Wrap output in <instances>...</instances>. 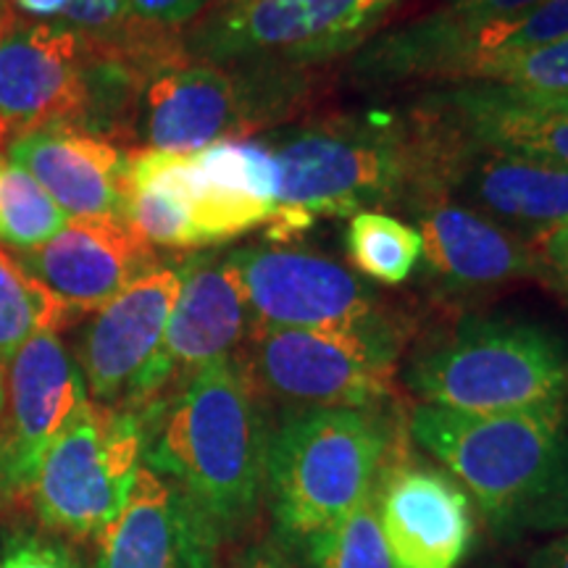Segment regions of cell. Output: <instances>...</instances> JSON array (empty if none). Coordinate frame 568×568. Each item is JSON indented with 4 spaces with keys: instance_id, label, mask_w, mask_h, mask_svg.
<instances>
[{
    "instance_id": "obj_30",
    "label": "cell",
    "mask_w": 568,
    "mask_h": 568,
    "mask_svg": "<svg viewBox=\"0 0 568 568\" xmlns=\"http://www.w3.org/2000/svg\"><path fill=\"white\" fill-rule=\"evenodd\" d=\"M537 3H542V0H443V6H437L426 17L437 21V24L466 30V27H479L487 24V21L516 17V13L527 11Z\"/></svg>"
},
{
    "instance_id": "obj_21",
    "label": "cell",
    "mask_w": 568,
    "mask_h": 568,
    "mask_svg": "<svg viewBox=\"0 0 568 568\" xmlns=\"http://www.w3.org/2000/svg\"><path fill=\"white\" fill-rule=\"evenodd\" d=\"M190 197L197 245H224L276 213L280 169L264 138L222 140L190 153Z\"/></svg>"
},
{
    "instance_id": "obj_7",
    "label": "cell",
    "mask_w": 568,
    "mask_h": 568,
    "mask_svg": "<svg viewBox=\"0 0 568 568\" xmlns=\"http://www.w3.org/2000/svg\"><path fill=\"white\" fill-rule=\"evenodd\" d=\"M406 0H219L182 30L205 63L308 69L355 53Z\"/></svg>"
},
{
    "instance_id": "obj_18",
    "label": "cell",
    "mask_w": 568,
    "mask_h": 568,
    "mask_svg": "<svg viewBox=\"0 0 568 568\" xmlns=\"http://www.w3.org/2000/svg\"><path fill=\"white\" fill-rule=\"evenodd\" d=\"M422 237L424 274L447 295L495 290L524 276H539L535 247L439 195H418L406 205Z\"/></svg>"
},
{
    "instance_id": "obj_15",
    "label": "cell",
    "mask_w": 568,
    "mask_h": 568,
    "mask_svg": "<svg viewBox=\"0 0 568 568\" xmlns=\"http://www.w3.org/2000/svg\"><path fill=\"white\" fill-rule=\"evenodd\" d=\"M90 403L82 368L55 332H38L6 368L0 500L30 495L42 458Z\"/></svg>"
},
{
    "instance_id": "obj_4",
    "label": "cell",
    "mask_w": 568,
    "mask_h": 568,
    "mask_svg": "<svg viewBox=\"0 0 568 568\" xmlns=\"http://www.w3.org/2000/svg\"><path fill=\"white\" fill-rule=\"evenodd\" d=\"M280 187L276 209L311 216H355L406 209L424 169V134L414 119H335L264 138Z\"/></svg>"
},
{
    "instance_id": "obj_28",
    "label": "cell",
    "mask_w": 568,
    "mask_h": 568,
    "mask_svg": "<svg viewBox=\"0 0 568 568\" xmlns=\"http://www.w3.org/2000/svg\"><path fill=\"white\" fill-rule=\"evenodd\" d=\"M468 82L497 84L527 95H568V38L474 63L458 80V84Z\"/></svg>"
},
{
    "instance_id": "obj_6",
    "label": "cell",
    "mask_w": 568,
    "mask_h": 568,
    "mask_svg": "<svg viewBox=\"0 0 568 568\" xmlns=\"http://www.w3.org/2000/svg\"><path fill=\"white\" fill-rule=\"evenodd\" d=\"M308 98L305 69L205 63L190 55L155 69L142 84L134 138L166 153H197L222 140L258 138Z\"/></svg>"
},
{
    "instance_id": "obj_34",
    "label": "cell",
    "mask_w": 568,
    "mask_h": 568,
    "mask_svg": "<svg viewBox=\"0 0 568 568\" xmlns=\"http://www.w3.org/2000/svg\"><path fill=\"white\" fill-rule=\"evenodd\" d=\"M524 568H568V531H560L537 550H531Z\"/></svg>"
},
{
    "instance_id": "obj_17",
    "label": "cell",
    "mask_w": 568,
    "mask_h": 568,
    "mask_svg": "<svg viewBox=\"0 0 568 568\" xmlns=\"http://www.w3.org/2000/svg\"><path fill=\"white\" fill-rule=\"evenodd\" d=\"M19 266L51 290L77 318L95 314L122 290L159 268V255L119 216H74Z\"/></svg>"
},
{
    "instance_id": "obj_5",
    "label": "cell",
    "mask_w": 568,
    "mask_h": 568,
    "mask_svg": "<svg viewBox=\"0 0 568 568\" xmlns=\"http://www.w3.org/2000/svg\"><path fill=\"white\" fill-rule=\"evenodd\" d=\"M393 439L379 410H290L268 435L266 453V495L284 542L303 545L366 506Z\"/></svg>"
},
{
    "instance_id": "obj_19",
    "label": "cell",
    "mask_w": 568,
    "mask_h": 568,
    "mask_svg": "<svg viewBox=\"0 0 568 568\" xmlns=\"http://www.w3.org/2000/svg\"><path fill=\"white\" fill-rule=\"evenodd\" d=\"M95 542L98 568H219L222 537L174 481L142 464L122 516Z\"/></svg>"
},
{
    "instance_id": "obj_24",
    "label": "cell",
    "mask_w": 568,
    "mask_h": 568,
    "mask_svg": "<svg viewBox=\"0 0 568 568\" xmlns=\"http://www.w3.org/2000/svg\"><path fill=\"white\" fill-rule=\"evenodd\" d=\"M74 322L67 305L0 247V366H9L38 332H55Z\"/></svg>"
},
{
    "instance_id": "obj_12",
    "label": "cell",
    "mask_w": 568,
    "mask_h": 568,
    "mask_svg": "<svg viewBox=\"0 0 568 568\" xmlns=\"http://www.w3.org/2000/svg\"><path fill=\"white\" fill-rule=\"evenodd\" d=\"M180 287V268L159 266L95 311L77 358L90 400L140 414L163 400L161 347Z\"/></svg>"
},
{
    "instance_id": "obj_31",
    "label": "cell",
    "mask_w": 568,
    "mask_h": 568,
    "mask_svg": "<svg viewBox=\"0 0 568 568\" xmlns=\"http://www.w3.org/2000/svg\"><path fill=\"white\" fill-rule=\"evenodd\" d=\"M209 3L211 0H126V9L140 24L182 32L209 9Z\"/></svg>"
},
{
    "instance_id": "obj_20",
    "label": "cell",
    "mask_w": 568,
    "mask_h": 568,
    "mask_svg": "<svg viewBox=\"0 0 568 568\" xmlns=\"http://www.w3.org/2000/svg\"><path fill=\"white\" fill-rule=\"evenodd\" d=\"M180 297L169 316L161 366L169 387L197 368L230 358L251 332V308L226 253H193L180 264Z\"/></svg>"
},
{
    "instance_id": "obj_9",
    "label": "cell",
    "mask_w": 568,
    "mask_h": 568,
    "mask_svg": "<svg viewBox=\"0 0 568 568\" xmlns=\"http://www.w3.org/2000/svg\"><path fill=\"white\" fill-rule=\"evenodd\" d=\"M145 456L140 410L90 400L42 458L32 506L42 527L71 539L98 537L130 503Z\"/></svg>"
},
{
    "instance_id": "obj_29",
    "label": "cell",
    "mask_w": 568,
    "mask_h": 568,
    "mask_svg": "<svg viewBox=\"0 0 568 568\" xmlns=\"http://www.w3.org/2000/svg\"><path fill=\"white\" fill-rule=\"evenodd\" d=\"M0 568H84L80 556L61 539L19 531L0 548Z\"/></svg>"
},
{
    "instance_id": "obj_16",
    "label": "cell",
    "mask_w": 568,
    "mask_h": 568,
    "mask_svg": "<svg viewBox=\"0 0 568 568\" xmlns=\"http://www.w3.org/2000/svg\"><path fill=\"white\" fill-rule=\"evenodd\" d=\"M372 508L397 568H458L471 552L474 503L445 468L389 453Z\"/></svg>"
},
{
    "instance_id": "obj_26",
    "label": "cell",
    "mask_w": 568,
    "mask_h": 568,
    "mask_svg": "<svg viewBox=\"0 0 568 568\" xmlns=\"http://www.w3.org/2000/svg\"><path fill=\"white\" fill-rule=\"evenodd\" d=\"M69 216L30 172L0 153V245L17 253L48 243Z\"/></svg>"
},
{
    "instance_id": "obj_25",
    "label": "cell",
    "mask_w": 568,
    "mask_h": 568,
    "mask_svg": "<svg viewBox=\"0 0 568 568\" xmlns=\"http://www.w3.org/2000/svg\"><path fill=\"white\" fill-rule=\"evenodd\" d=\"M345 247L353 266L382 284H403L422 264L418 232L385 211H364L351 216Z\"/></svg>"
},
{
    "instance_id": "obj_13",
    "label": "cell",
    "mask_w": 568,
    "mask_h": 568,
    "mask_svg": "<svg viewBox=\"0 0 568 568\" xmlns=\"http://www.w3.org/2000/svg\"><path fill=\"white\" fill-rule=\"evenodd\" d=\"M88 45L59 21L0 6V145L42 126L88 132Z\"/></svg>"
},
{
    "instance_id": "obj_1",
    "label": "cell",
    "mask_w": 568,
    "mask_h": 568,
    "mask_svg": "<svg viewBox=\"0 0 568 568\" xmlns=\"http://www.w3.org/2000/svg\"><path fill=\"white\" fill-rule=\"evenodd\" d=\"M142 418V464L174 481L219 537L243 535L266 493L272 435L245 361L230 355L197 368Z\"/></svg>"
},
{
    "instance_id": "obj_8",
    "label": "cell",
    "mask_w": 568,
    "mask_h": 568,
    "mask_svg": "<svg viewBox=\"0 0 568 568\" xmlns=\"http://www.w3.org/2000/svg\"><path fill=\"white\" fill-rule=\"evenodd\" d=\"M255 385L297 406L376 410L393 397L400 326L387 311L337 329L251 326Z\"/></svg>"
},
{
    "instance_id": "obj_2",
    "label": "cell",
    "mask_w": 568,
    "mask_h": 568,
    "mask_svg": "<svg viewBox=\"0 0 568 568\" xmlns=\"http://www.w3.org/2000/svg\"><path fill=\"white\" fill-rule=\"evenodd\" d=\"M408 435L466 489L497 537L568 531V406L460 414L418 403Z\"/></svg>"
},
{
    "instance_id": "obj_36",
    "label": "cell",
    "mask_w": 568,
    "mask_h": 568,
    "mask_svg": "<svg viewBox=\"0 0 568 568\" xmlns=\"http://www.w3.org/2000/svg\"><path fill=\"white\" fill-rule=\"evenodd\" d=\"M6 368L0 366V418H3V408H6Z\"/></svg>"
},
{
    "instance_id": "obj_27",
    "label": "cell",
    "mask_w": 568,
    "mask_h": 568,
    "mask_svg": "<svg viewBox=\"0 0 568 568\" xmlns=\"http://www.w3.org/2000/svg\"><path fill=\"white\" fill-rule=\"evenodd\" d=\"M301 548L305 568H397L372 500L332 527L311 535Z\"/></svg>"
},
{
    "instance_id": "obj_10",
    "label": "cell",
    "mask_w": 568,
    "mask_h": 568,
    "mask_svg": "<svg viewBox=\"0 0 568 568\" xmlns=\"http://www.w3.org/2000/svg\"><path fill=\"white\" fill-rule=\"evenodd\" d=\"M416 116L424 134V169L414 197H447L529 245L566 222L568 169L466 138L429 105Z\"/></svg>"
},
{
    "instance_id": "obj_23",
    "label": "cell",
    "mask_w": 568,
    "mask_h": 568,
    "mask_svg": "<svg viewBox=\"0 0 568 568\" xmlns=\"http://www.w3.org/2000/svg\"><path fill=\"white\" fill-rule=\"evenodd\" d=\"M466 138L568 169V113L545 109L497 84H456L426 101Z\"/></svg>"
},
{
    "instance_id": "obj_33",
    "label": "cell",
    "mask_w": 568,
    "mask_h": 568,
    "mask_svg": "<svg viewBox=\"0 0 568 568\" xmlns=\"http://www.w3.org/2000/svg\"><path fill=\"white\" fill-rule=\"evenodd\" d=\"M237 568H293L287 552L280 545L266 539V542H255L247 548L237 560Z\"/></svg>"
},
{
    "instance_id": "obj_11",
    "label": "cell",
    "mask_w": 568,
    "mask_h": 568,
    "mask_svg": "<svg viewBox=\"0 0 568 568\" xmlns=\"http://www.w3.org/2000/svg\"><path fill=\"white\" fill-rule=\"evenodd\" d=\"M564 38H568V0H542L516 17L466 30L418 17L379 32L355 51L351 77L364 88H389L408 80L458 82L474 63Z\"/></svg>"
},
{
    "instance_id": "obj_14",
    "label": "cell",
    "mask_w": 568,
    "mask_h": 568,
    "mask_svg": "<svg viewBox=\"0 0 568 568\" xmlns=\"http://www.w3.org/2000/svg\"><path fill=\"white\" fill-rule=\"evenodd\" d=\"M251 308V326L337 329L382 314L376 290L324 253L251 245L226 253Z\"/></svg>"
},
{
    "instance_id": "obj_22",
    "label": "cell",
    "mask_w": 568,
    "mask_h": 568,
    "mask_svg": "<svg viewBox=\"0 0 568 568\" xmlns=\"http://www.w3.org/2000/svg\"><path fill=\"white\" fill-rule=\"evenodd\" d=\"M6 155L30 172L55 205L74 216H119L124 205V153L109 140L53 124L6 145Z\"/></svg>"
},
{
    "instance_id": "obj_37",
    "label": "cell",
    "mask_w": 568,
    "mask_h": 568,
    "mask_svg": "<svg viewBox=\"0 0 568 568\" xmlns=\"http://www.w3.org/2000/svg\"><path fill=\"white\" fill-rule=\"evenodd\" d=\"M6 3V0H0V6H3Z\"/></svg>"
},
{
    "instance_id": "obj_32",
    "label": "cell",
    "mask_w": 568,
    "mask_h": 568,
    "mask_svg": "<svg viewBox=\"0 0 568 568\" xmlns=\"http://www.w3.org/2000/svg\"><path fill=\"white\" fill-rule=\"evenodd\" d=\"M531 247H535L539 261V276L548 280L560 295L568 297V219L556 230L542 234Z\"/></svg>"
},
{
    "instance_id": "obj_3",
    "label": "cell",
    "mask_w": 568,
    "mask_h": 568,
    "mask_svg": "<svg viewBox=\"0 0 568 568\" xmlns=\"http://www.w3.org/2000/svg\"><path fill=\"white\" fill-rule=\"evenodd\" d=\"M406 385L460 414L568 406V343L524 318L466 316L416 347Z\"/></svg>"
},
{
    "instance_id": "obj_35",
    "label": "cell",
    "mask_w": 568,
    "mask_h": 568,
    "mask_svg": "<svg viewBox=\"0 0 568 568\" xmlns=\"http://www.w3.org/2000/svg\"><path fill=\"white\" fill-rule=\"evenodd\" d=\"M514 92H516V90H514ZM518 95L527 98V101L537 103V105H545V109L568 113V95H527V92H518Z\"/></svg>"
}]
</instances>
